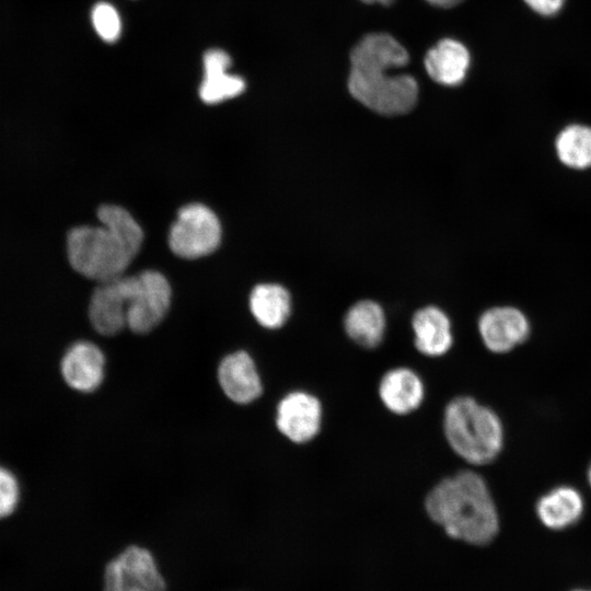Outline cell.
Masks as SVG:
<instances>
[{
    "instance_id": "obj_27",
    "label": "cell",
    "mask_w": 591,
    "mask_h": 591,
    "mask_svg": "<svg viewBox=\"0 0 591 591\" xmlns=\"http://www.w3.org/2000/svg\"><path fill=\"white\" fill-rule=\"evenodd\" d=\"M364 3H380V4H383V5H390L392 4L395 0H360Z\"/></svg>"
},
{
    "instance_id": "obj_1",
    "label": "cell",
    "mask_w": 591,
    "mask_h": 591,
    "mask_svg": "<svg viewBox=\"0 0 591 591\" xmlns=\"http://www.w3.org/2000/svg\"><path fill=\"white\" fill-rule=\"evenodd\" d=\"M100 225H80L67 236V255L80 275L107 281L125 274L139 252L143 232L124 208L104 205L97 210Z\"/></svg>"
},
{
    "instance_id": "obj_9",
    "label": "cell",
    "mask_w": 591,
    "mask_h": 591,
    "mask_svg": "<svg viewBox=\"0 0 591 591\" xmlns=\"http://www.w3.org/2000/svg\"><path fill=\"white\" fill-rule=\"evenodd\" d=\"M322 416V404L315 395L305 391H292L277 405L276 426L290 441L306 443L318 434Z\"/></svg>"
},
{
    "instance_id": "obj_19",
    "label": "cell",
    "mask_w": 591,
    "mask_h": 591,
    "mask_svg": "<svg viewBox=\"0 0 591 591\" xmlns=\"http://www.w3.org/2000/svg\"><path fill=\"white\" fill-rule=\"evenodd\" d=\"M250 309L255 320L265 328L285 325L291 313V297L277 283L257 285L250 296Z\"/></svg>"
},
{
    "instance_id": "obj_4",
    "label": "cell",
    "mask_w": 591,
    "mask_h": 591,
    "mask_svg": "<svg viewBox=\"0 0 591 591\" xmlns=\"http://www.w3.org/2000/svg\"><path fill=\"white\" fill-rule=\"evenodd\" d=\"M389 71L350 69L348 91L355 100L378 114L408 113L416 105L418 83L410 74H389Z\"/></svg>"
},
{
    "instance_id": "obj_5",
    "label": "cell",
    "mask_w": 591,
    "mask_h": 591,
    "mask_svg": "<svg viewBox=\"0 0 591 591\" xmlns=\"http://www.w3.org/2000/svg\"><path fill=\"white\" fill-rule=\"evenodd\" d=\"M126 309L127 327L136 334L152 331L166 315L172 290L166 278L155 270L117 277Z\"/></svg>"
},
{
    "instance_id": "obj_10",
    "label": "cell",
    "mask_w": 591,
    "mask_h": 591,
    "mask_svg": "<svg viewBox=\"0 0 591 591\" xmlns=\"http://www.w3.org/2000/svg\"><path fill=\"white\" fill-rule=\"evenodd\" d=\"M105 356L101 348L89 340L70 345L60 361L63 381L81 393L95 391L103 382Z\"/></svg>"
},
{
    "instance_id": "obj_16",
    "label": "cell",
    "mask_w": 591,
    "mask_h": 591,
    "mask_svg": "<svg viewBox=\"0 0 591 591\" xmlns=\"http://www.w3.org/2000/svg\"><path fill=\"white\" fill-rule=\"evenodd\" d=\"M412 327L416 349L427 357H441L453 344L451 322L438 306L419 309L413 316Z\"/></svg>"
},
{
    "instance_id": "obj_15",
    "label": "cell",
    "mask_w": 591,
    "mask_h": 591,
    "mask_svg": "<svg viewBox=\"0 0 591 591\" xmlns=\"http://www.w3.org/2000/svg\"><path fill=\"white\" fill-rule=\"evenodd\" d=\"M535 511L541 523L549 530L560 531L576 524L584 511V498L571 485L548 489L536 501Z\"/></svg>"
},
{
    "instance_id": "obj_12",
    "label": "cell",
    "mask_w": 591,
    "mask_h": 591,
    "mask_svg": "<svg viewBox=\"0 0 591 591\" xmlns=\"http://www.w3.org/2000/svg\"><path fill=\"white\" fill-rule=\"evenodd\" d=\"M409 61L406 48L392 35L372 33L363 36L350 51V69L393 70Z\"/></svg>"
},
{
    "instance_id": "obj_18",
    "label": "cell",
    "mask_w": 591,
    "mask_h": 591,
    "mask_svg": "<svg viewBox=\"0 0 591 591\" xmlns=\"http://www.w3.org/2000/svg\"><path fill=\"white\" fill-rule=\"evenodd\" d=\"M385 314L382 306L372 300H361L347 311L344 320L348 337L363 348H375L385 333Z\"/></svg>"
},
{
    "instance_id": "obj_11",
    "label": "cell",
    "mask_w": 591,
    "mask_h": 591,
    "mask_svg": "<svg viewBox=\"0 0 591 591\" xmlns=\"http://www.w3.org/2000/svg\"><path fill=\"white\" fill-rule=\"evenodd\" d=\"M218 381L223 393L234 403L257 399L263 384L253 358L244 350L225 356L218 367Z\"/></svg>"
},
{
    "instance_id": "obj_28",
    "label": "cell",
    "mask_w": 591,
    "mask_h": 591,
    "mask_svg": "<svg viewBox=\"0 0 591 591\" xmlns=\"http://www.w3.org/2000/svg\"><path fill=\"white\" fill-rule=\"evenodd\" d=\"M587 480H588V484H589V486L591 488V462H590V464L588 466V470H587Z\"/></svg>"
},
{
    "instance_id": "obj_17",
    "label": "cell",
    "mask_w": 591,
    "mask_h": 591,
    "mask_svg": "<svg viewBox=\"0 0 591 591\" xmlns=\"http://www.w3.org/2000/svg\"><path fill=\"white\" fill-rule=\"evenodd\" d=\"M89 318L93 328L105 336L118 334L126 323V309L117 277L100 282L92 293Z\"/></svg>"
},
{
    "instance_id": "obj_14",
    "label": "cell",
    "mask_w": 591,
    "mask_h": 591,
    "mask_svg": "<svg viewBox=\"0 0 591 591\" xmlns=\"http://www.w3.org/2000/svg\"><path fill=\"white\" fill-rule=\"evenodd\" d=\"M424 65L434 82L444 86H457L467 76L471 54L460 40L443 38L427 51Z\"/></svg>"
},
{
    "instance_id": "obj_6",
    "label": "cell",
    "mask_w": 591,
    "mask_h": 591,
    "mask_svg": "<svg viewBox=\"0 0 591 591\" xmlns=\"http://www.w3.org/2000/svg\"><path fill=\"white\" fill-rule=\"evenodd\" d=\"M220 241V221L216 213L202 204H189L181 208L169 234L172 252L186 259L211 254Z\"/></svg>"
},
{
    "instance_id": "obj_22",
    "label": "cell",
    "mask_w": 591,
    "mask_h": 591,
    "mask_svg": "<svg viewBox=\"0 0 591 591\" xmlns=\"http://www.w3.org/2000/svg\"><path fill=\"white\" fill-rule=\"evenodd\" d=\"M92 23L99 36L107 43L116 42L121 32V22L115 8L99 2L92 10Z\"/></svg>"
},
{
    "instance_id": "obj_13",
    "label": "cell",
    "mask_w": 591,
    "mask_h": 591,
    "mask_svg": "<svg viewBox=\"0 0 591 591\" xmlns=\"http://www.w3.org/2000/svg\"><path fill=\"white\" fill-rule=\"evenodd\" d=\"M378 392L383 405L396 415L415 412L425 398L421 378L406 367H397L384 373Z\"/></svg>"
},
{
    "instance_id": "obj_29",
    "label": "cell",
    "mask_w": 591,
    "mask_h": 591,
    "mask_svg": "<svg viewBox=\"0 0 591 591\" xmlns=\"http://www.w3.org/2000/svg\"><path fill=\"white\" fill-rule=\"evenodd\" d=\"M575 591H591V590H575Z\"/></svg>"
},
{
    "instance_id": "obj_25",
    "label": "cell",
    "mask_w": 591,
    "mask_h": 591,
    "mask_svg": "<svg viewBox=\"0 0 591 591\" xmlns=\"http://www.w3.org/2000/svg\"><path fill=\"white\" fill-rule=\"evenodd\" d=\"M524 2L534 12L544 16H551L560 11L565 0H524Z\"/></svg>"
},
{
    "instance_id": "obj_20",
    "label": "cell",
    "mask_w": 591,
    "mask_h": 591,
    "mask_svg": "<svg viewBox=\"0 0 591 591\" xmlns=\"http://www.w3.org/2000/svg\"><path fill=\"white\" fill-rule=\"evenodd\" d=\"M555 152L559 162L572 170L591 167V127L569 124L556 136Z\"/></svg>"
},
{
    "instance_id": "obj_21",
    "label": "cell",
    "mask_w": 591,
    "mask_h": 591,
    "mask_svg": "<svg viewBox=\"0 0 591 591\" xmlns=\"http://www.w3.org/2000/svg\"><path fill=\"white\" fill-rule=\"evenodd\" d=\"M245 90V81L228 70L205 71L199 88V96L207 104H217L240 95Z\"/></svg>"
},
{
    "instance_id": "obj_23",
    "label": "cell",
    "mask_w": 591,
    "mask_h": 591,
    "mask_svg": "<svg viewBox=\"0 0 591 591\" xmlns=\"http://www.w3.org/2000/svg\"><path fill=\"white\" fill-rule=\"evenodd\" d=\"M21 499V485L15 474L0 465V519L14 512Z\"/></svg>"
},
{
    "instance_id": "obj_24",
    "label": "cell",
    "mask_w": 591,
    "mask_h": 591,
    "mask_svg": "<svg viewBox=\"0 0 591 591\" xmlns=\"http://www.w3.org/2000/svg\"><path fill=\"white\" fill-rule=\"evenodd\" d=\"M230 66V56L221 49H210L204 56V71L228 70Z\"/></svg>"
},
{
    "instance_id": "obj_7",
    "label": "cell",
    "mask_w": 591,
    "mask_h": 591,
    "mask_svg": "<svg viewBox=\"0 0 591 591\" xmlns=\"http://www.w3.org/2000/svg\"><path fill=\"white\" fill-rule=\"evenodd\" d=\"M166 586L149 551L129 546L113 558L104 572V591H165Z\"/></svg>"
},
{
    "instance_id": "obj_2",
    "label": "cell",
    "mask_w": 591,
    "mask_h": 591,
    "mask_svg": "<svg viewBox=\"0 0 591 591\" xmlns=\"http://www.w3.org/2000/svg\"><path fill=\"white\" fill-rule=\"evenodd\" d=\"M428 517L452 538L473 545L490 543L499 531V514L486 480L463 470L440 480L427 494Z\"/></svg>"
},
{
    "instance_id": "obj_26",
    "label": "cell",
    "mask_w": 591,
    "mask_h": 591,
    "mask_svg": "<svg viewBox=\"0 0 591 591\" xmlns=\"http://www.w3.org/2000/svg\"><path fill=\"white\" fill-rule=\"evenodd\" d=\"M428 3H430L433 7L442 8V9H449L457 5L463 0H426Z\"/></svg>"
},
{
    "instance_id": "obj_3",
    "label": "cell",
    "mask_w": 591,
    "mask_h": 591,
    "mask_svg": "<svg viewBox=\"0 0 591 591\" xmlns=\"http://www.w3.org/2000/svg\"><path fill=\"white\" fill-rule=\"evenodd\" d=\"M443 432L453 452L473 465L489 464L503 450L505 427L500 417L471 396H456L448 403Z\"/></svg>"
},
{
    "instance_id": "obj_8",
    "label": "cell",
    "mask_w": 591,
    "mask_h": 591,
    "mask_svg": "<svg viewBox=\"0 0 591 591\" xmlns=\"http://www.w3.org/2000/svg\"><path fill=\"white\" fill-rule=\"evenodd\" d=\"M477 327L484 346L498 355L514 350L531 335V322L528 315L512 305L487 309L480 314Z\"/></svg>"
}]
</instances>
